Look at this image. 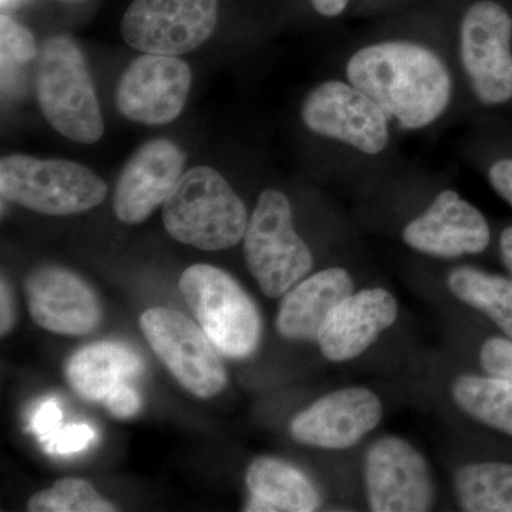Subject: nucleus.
<instances>
[{
  "mask_svg": "<svg viewBox=\"0 0 512 512\" xmlns=\"http://www.w3.org/2000/svg\"><path fill=\"white\" fill-rule=\"evenodd\" d=\"M144 338L185 390L210 399L227 386V372L214 343L200 325L168 308L147 309L140 316Z\"/></svg>",
  "mask_w": 512,
  "mask_h": 512,
  "instance_id": "nucleus-7",
  "label": "nucleus"
},
{
  "mask_svg": "<svg viewBox=\"0 0 512 512\" xmlns=\"http://www.w3.org/2000/svg\"><path fill=\"white\" fill-rule=\"evenodd\" d=\"M185 157L173 141L158 138L138 148L121 171L114 212L127 225L143 224L164 204L183 175Z\"/></svg>",
  "mask_w": 512,
  "mask_h": 512,
  "instance_id": "nucleus-16",
  "label": "nucleus"
},
{
  "mask_svg": "<svg viewBox=\"0 0 512 512\" xmlns=\"http://www.w3.org/2000/svg\"><path fill=\"white\" fill-rule=\"evenodd\" d=\"M0 47H2L3 72L32 62L37 55L36 40L25 26L8 15L0 18Z\"/></svg>",
  "mask_w": 512,
  "mask_h": 512,
  "instance_id": "nucleus-25",
  "label": "nucleus"
},
{
  "mask_svg": "<svg viewBox=\"0 0 512 512\" xmlns=\"http://www.w3.org/2000/svg\"><path fill=\"white\" fill-rule=\"evenodd\" d=\"M248 221L247 208L237 192L207 165L181 175L163 204L168 234L204 251L235 247L244 238Z\"/></svg>",
  "mask_w": 512,
  "mask_h": 512,
  "instance_id": "nucleus-2",
  "label": "nucleus"
},
{
  "mask_svg": "<svg viewBox=\"0 0 512 512\" xmlns=\"http://www.w3.org/2000/svg\"><path fill=\"white\" fill-rule=\"evenodd\" d=\"M348 3L349 0H312L313 8L318 10L320 15L329 16V18L340 15Z\"/></svg>",
  "mask_w": 512,
  "mask_h": 512,
  "instance_id": "nucleus-32",
  "label": "nucleus"
},
{
  "mask_svg": "<svg viewBox=\"0 0 512 512\" xmlns=\"http://www.w3.org/2000/svg\"><path fill=\"white\" fill-rule=\"evenodd\" d=\"M367 501L376 512L429 511L434 485L426 458L400 437H383L365 460Z\"/></svg>",
  "mask_w": 512,
  "mask_h": 512,
  "instance_id": "nucleus-11",
  "label": "nucleus"
},
{
  "mask_svg": "<svg viewBox=\"0 0 512 512\" xmlns=\"http://www.w3.org/2000/svg\"><path fill=\"white\" fill-rule=\"evenodd\" d=\"M245 483L252 512H312L320 495L306 474L274 457H259L249 464Z\"/></svg>",
  "mask_w": 512,
  "mask_h": 512,
  "instance_id": "nucleus-19",
  "label": "nucleus"
},
{
  "mask_svg": "<svg viewBox=\"0 0 512 512\" xmlns=\"http://www.w3.org/2000/svg\"><path fill=\"white\" fill-rule=\"evenodd\" d=\"M63 412L56 400H47L37 407L35 414L30 419V430L45 441L55 431L62 427Z\"/></svg>",
  "mask_w": 512,
  "mask_h": 512,
  "instance_id": "nucleus-29",
  "label": "nucleus"
},
{
  "mask_svg": "<svg viewBox=\"0 0 512 512\" xmlns=\"http://www.w3.org/2000/svg\"><path fill=\"white\" fill-rule=\"evenodd\" d=\"M447 285L456 298L485 313L512 339V279L463 266L450 272Z\"/></svg>",
  "mask_w": 512,
  "mask_h": 512,
  "instance_id": "nucleus-22",
  "label": "nucleus"
},
{
  "mask_svg": "<svg viewBox=\"0 0 512 512\" xmlns=\"http://www.w3.org/2000/svg\"><path fill=\"white\" fill-rule=\"evenodd\" d=\"M96 430L87 424H67L42 441L47 453L69 456L86 450L96 440Z\"/></svg>",
  "mask_w": 512,
  "mask_h": 512,
  "instance_id": "nucleus-26",
  "label": "nucleus"
},
{
  "mask_svg": "<svg viewBox=\"0 0 512 512\" xmlns=\"http://www.w3.org/2000/svg\"><path fill=\"white\" fill-rule=\"evenodd\" d=\"M490 238L484 215L451 190L440 192L427 211L403 231L410 248L437 258L481 254Z\"/></svg>",
  "mask_w": 512,
  "mask_h": 512,
  "instance_id": "nucleus-15",
  "label": "nucleus"
},
{
  "mask_svg": "<svg viewBox=\"0 0 512 512\" xmlns=\"http://www.w3.org/2000/svg\"><path fill=\"white\" fill-rule=\"evenodd\" d=\"M191 79L190 66L180 57L144 53L120 77L117 110L146 126L171 123L184 110Z\"/></svg>",
  "mask_w": 512,
  "mask_h": 512,
  "instance_id": "nucleus-12",
  "label": "nucleus"
},
{
  "mask_svg": "<svg viewBox=\"0 0 512 512\" xmlns=\"http://www.w3.org/2000/svg\"><path fill=\"white\" fill-rule=\"evenodd\" d=\"M33 322L56 335L84 336L99 326L101 309L96 293L80 276L60 266H42L25 281Z\"/></svg>",
  "mask_w": 512,
  "mask_h": 512,
  "instance_id": "nucleus-14",
  "label": "nucleus"
},
{
  "mask_svg": "<svg viewBox=\"0 0 512 512\" xmlns=\"http://www.w3.org/2000/svg\"><path fill=\"white\" fill-rule=\"evenodd\" d=\"M36 96L40 111L57 133L80 144H94L103 137V114L92 76L72 37L57 35L43 43Z\"/></svg>",
  "mask_w": 512,
  "mask_h": 512,
  "instance_id": "nucleus-3",
  "label": "nucleus"
},
{
  "mask_svg": "<svg viewBox=\"0 0 512 512\" xmlns=\"http://www.w3.org/2000/svg\"><path fill=\"white\" fill-rule=\"evenodd\" d=\"M301 116L312 133L369 156L382 153L389 144V116L352 83L332 80L319 84L303 101Z\"/></svg>",
  "mask_w": 512,
  "mask_h": 512,
  "instance_id": "nucleus-10",
  "label": "nucleus"
},
{
  "mask_svg": "<svg viewBox=\"0 0 512 512\" xmlns=\"http://www.w3.org/2000/svg\"><path fill=\"white\" fill-rule=\"evenodd\" d=\"M491 187L512 207V158L495 161L488 171Z\"/></svg>",
  "mask_w": 512,
  "mask_h": 512,
  "instance_id": "nucleus-30",
  "label": "nucleus"
},
{
  "mask_svg": "<svg viewBox=\"0 0 512 512\" xmlns=\"http://www.w3.org/2000/svg\"><path fill=\"white\" fill-rule=\"evenodd\" d=\"M32 512H113L116 505L104 500L93 485L80 478H63L28 501Z\"/></svg>",
  "mask_w": 512,
  "mask_h": 512,
  "instance_id": "nucleus-24",
  "label": "nucleus"
},
{
  "mask_svg": "<svg viewBox=\"0 0 512 512\" xmlns=\"http://www.w3.org/2000/svg\"><path fill=\"white\" fill-rule=\"evenodd\" d=\"M143 372L136 350L119 342H96L77 350L66 366L74 392L89 402H104L124 380Z\"/></svg>",
  "mask_w": 512,
  "mask_h": 512,
  "instance_id": "nucleus-20",
  "label": "nucleus"
},
{
  "mask_svg": "<svg viewBox=\"0 0 512 512\" xmlns=\"http://www.w3.org/2000/svg\"><path fill=\"white\" fill-rule=\"evenodd\" d=\"M397 302L386 289L350 293L330 312L318 339L320 352L330 362H346L366 352L397 319Z\"/></svg>",
  "mask_w": 512,
  "mask_h": 512,
  "instance_id": "nucleus-17",
  "label": "nucleus"
},
{
  "mask_svg": "<svg viewBox=\"0 0 512 512\" xmlns=\"http://www.w3.org/2000/svg\"><path fill=\"white\" fill-rule=\"evenodd\" d=\"M0 308H2V322H0V328H2V335L5 336L6 333L10 332V329L15 325L16 320V312H15V302H13L12 291H10V286L5 279H2V291H0Z\"/></svg>",
  "mask_w": 512,
  "mask_h": 512,
  "instance_id": "nucleus-31",
  "label": "nucleus"
},
{
  "mask_svg": "<svg viewBox=\"0 0 512 512\" xmlns=\"http://www.w3.org/2000/svg\"><path fill=\"white\" fill-rule=\"evenodd\" d=\"M218 22V0H134L121 20L128 46L181 56L204 45Z\"/></svg>",
  "mask_w": 512,
  "mask_h": 512,
  "instance_id": "nucleus-8",
  "label": "nucleus"
},
{
  "mask_svg": "<svg viewBox=\"0 0 512 512\" xmlns=\"http://www.w3.org/2000/svg\"><path fill=\"white\" fill-rule=\"evenodd\" d=\"M244 254L249 272L268 298H279L311 272L313 256L293 227L284 192L265 190L248 221Z\"/></svg>",
  "mask_w": 512,
  "mask_h": 512,
  "instance_id": "nucleus-6",
  "label": "nucleus"
},
{
  "mask_svg": "<svg viewBox=\"0 0 512 512\" xmlns=\"http://www.w3.org/2000/svg\"><path fill=\"white\" fill-rule=\"evenodd\" d=\"M512 18L493 0L467 10L460 28V56L471 89L485 106L512 100Z\"/></svg>",
  "mask_w": 512,
  "mask_h": 512,
  "instance_id": "nucleus-9",
  "label": "nucleus"
},
{
  "mask_svg": "<svg viewBox=\"0 0 512 512\" xmlns=\"http://www.w3.org/2000/svg\"><path fill=\"white\" fill-rule=\"evenodd\" d=\"M2 197L40 214L74 215L106 200L107 185L79 163L10 154L0 161Z\"/></svg>",
  "mask_w": 512,
  "mask_h": 512,
  "instance_id": "nucleus-5",
  "label": "nucleus"
},
{
  "mask_svg": "<svg viewBox=\"0 0 512 512\" xmlns=\"http://www.w3.org/2000/svg\"><path fill=\"white\" fill-rule=\"evenodd\" d=\"M12 2V0H2V5L6 6L8 3Z\"/></svg>",
  "mask_w": 512,
  "mask_h": 512,
  "instance_id": "nucleus-34",
  "label": "nucleus"
},
{
  "mask_svg": "<svg viewBox=\"0 0 512 512\" xmlns=\"http://www.w3.org/2000/svg\"><path fill=\"white\" fill-rule=\"evenodd\" d=\"M453 397L473 419L512 436V382L493 376H461L453 384Z\"/></svg>",
  "mask_w": 512,
  "mask_h": 512,
  "instance_id": "nucleus-23",
  "label": "nucleus"
},
{
  "mask_svg": "<svg viewBox=\"0 0 512 512\" xmlns=\"http://www.w3.org/2000/svg\"><path fill=\"white\" fill-rule=\"evenodd\" d=\"M383 416L379 397L365 387H348L320 397L291 421L293 440L326 450H345L359 443Z\"/></svg>",
  "mask_w": 512,
  "mask_h": 512,
  "instance_id": "nucleus-13",
  "label": "nucleus"
},
{
  "mask_svg": "<svg viewBox=\"0 0 512 512\" xmlns=\"http://www.w3.org/2000/svg\"><path fill=\"white\" fill-rule=\"evenodd\" d=\"M346 76L409 130L439 119L453 93V80L443 60L427 47L400 40L357 50L346 66Z\"/></svg>",
  "mask_w": 512,
  "mask_h": 512,
  "instance_id": "nucleus-1",
  "label": "nucleus"
},
{
  "mask_svg": "<svg viewBox=\"0 0 512 512\" xmlns=\"http://www.w3.org/2000/svg\"><path fill=\"white\" fill-rule=\"evenodd\" d=\"M454 487L463 511L512 512V464H467L458 468Z\"/></svg>",
  "mask_w": 512,
  "mask_h": 512,
  "instance_id": "nucleus-21",
  "label": "nucleus"
},
{
  "mask_svg": "<svg viewBox=\"0 0 512 512\" xmlns=\"http://www.w3.org/2000/svg\"><path fill=\"white\" fill-rule=\"evenodd\" d=\"M104 403H106L107 410L117 419H130V417L136 416L143 406L140 394L126 382L117 384Z\"/></svg>",
  "mask_w": 512,
  "mask_h": 512,
  "instance_id": "nucleus-28",
  "label": "nucleus"
},
{
  "mask_svg": "<svg viewBox=\"0 0 512 512\" xmlns=\"http://www.w3.org/2000/svg\"><path fill=\"white\" fill-rule=\"evenodd\" d=\"M353 293L352 276L343 268L316 272L285 293L276 330L285 339L316 340L330 312Z\"/></svg>",
  "mask_w": 512,
  "mask_h": 512,
  "instance_id": "nucleus-18",
  "label": "nucleus"
},
{
  "mask_svg": "<svg viewBox=\"0 0 512 512\" xmlns=\"http://www.w3.org/2000/svg\"><path fill=\"white\" fill-rule=\"evenodd\" d=\"M501 258L512 275V225L505 228L500 238Z\"/></svg>",
  "mask_w": 512,
  "mask_h": 512,
  "instance_id": "nucleus-33",
  "label": "nucleus"
},
{
  "mask_svg": "<svg viewBox=\"0 0 512 512\" xmlns=\"http://www.w3.org/2000/svg\"><path fill=\"white\" fill-rule=\"evenodd\" d=\"M480 362L488 376L512 382V339H488L481 348Z\"/></svg>",
  "mask_w": 512,
  "mask_h": 512,
  "instance_id": "nucleus-27",
  "label": "nucleus"
},
{
  "mask_svg": "<svg viewBox=\"0 0 512 512\" xmlns=\"http://www.w3.org/2000/svg\"><path fill=\"white\" fill-rule=\"evenodd\" d=\"M180 291L202 330L222 355L245 359L261 340L262 320L251 296L227 272L192 265L180 278Z\"/></svg>",
  "mask_w": 512,
  "mask_h": 512,
  "instance_id": "nucleus-4",
  "label": "nucleus"
}]
</instances>
